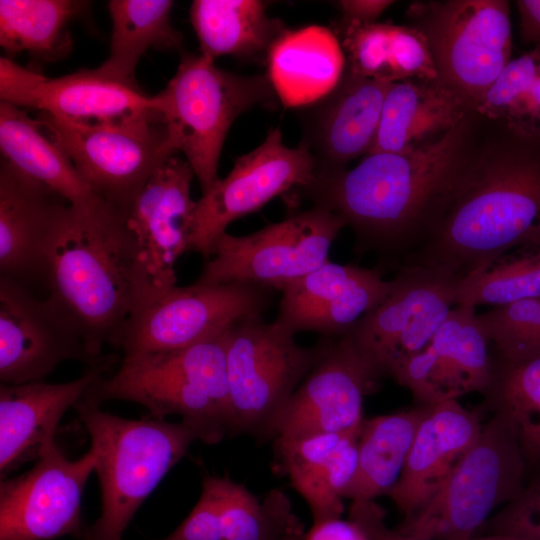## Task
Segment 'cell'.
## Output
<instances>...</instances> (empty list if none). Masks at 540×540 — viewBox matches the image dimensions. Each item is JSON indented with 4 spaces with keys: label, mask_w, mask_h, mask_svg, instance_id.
<instances>
[{
    "label": "cell",
    "mask_w": 540,
    "mask_h": 540,
    "mask_svg": "<svg viewBox=\"0 0 540 540\" xmlns=\"http://www.w3.org/2000/svg\"><path fill=\"white\" fill-rule=\"evenodd\" d=\"M111 367L117 357L93 356L68 318L47 298L0 277V381L21 385L42 381L62 362Z\"/></svg>",
    "instance_id": "cell-14"
},
{
    "label": "cell",
    "mask_w": 540,
    "mask_h": 540,
    "mask_svg": "<svg viewBox=\"0 0 540 540\" xmlns=\"http://www.w3.org/2000/svg\"><path fill=\"white\" fill-rule=\"evenodd\" d=\"M276 96L267 75H237L202 54H184L166 87L156 95L169 139L182 152L202 193L219 179L226 135L245 111Z\"/></svg>",
    "instance_id": "cell-5"
},
{
    "label": "cell",
    "mask_w": 540,
    "mask_h": 540,
    "mask_svg": "<svg viewBox=\"0 0 540 540\" xmlns=\"http://www.w3.org/2000/svg\"><path fill=\"white\" fill-rule=\"evenodd\" d=\"M484 394L489 407L510 421L527 467L540 468V355L517 361L497 358Z\"/></svg>",
    "instance_id": "cell-36"
},
{
    "label": "cell",
    "mask_w": 540,
    "mask_h": 540,
    "mask_svg": "<svg viewBox=\"0 0 540 540\" xmlns=\"http://www.w3.org/2000/svg\"><path fill=\"white\" fill-rule=\"evenodd\" d=\"M407 18L427 41L437 79L475 110L511 60L509 2H415Z\"/></svg>",
    "instance_id": "cell-9"
},
{
    "label": "cell",
    "mask_w": 540,
    "mask_h": 540,
    "mask_svg": "<svg viewBox=\"0 0 540 540\" xmlns=\"http://www.w3.org/2000/svg\"><path fill=\"white\" fill-rule=\"evenodd\" d=\"M471 540H515V539L507 537V536H503V535L486 534L483 536H475Z\"/></svg>",
    "instance_id": "cell-46"
},
{
    "label": "cell",
    "mask_w": 540,
    "mask_h": 540,
    "mask_svg": "<svg viewBox=\"0 0 540 540\" xmlns=\"http://www.w3.org/2000/svg\"><path fill=\"white\" fill-rule=\"evenodd\" d=\"M0 98L73 122H108L158 110L155 96L95 69L48 78L7 57L0 58Z\"/></svg>",
    "instance_id": "cell-17"
},
{
    "label": "cell",
    "mask_w": 540,
    "mask_h": 540,
    "mask_svg": "<svg viewBox=\"0 0 540 540\" xmlns=\"http://www.w3.org/2000/svg\"><path fill=\"white\" fill-rule=\"evenodd\" d=\"M82 399L98 406L109 400L135 402L155 419L180 415L201 427L212 444L230 432L226 414L192 379L176 351L124 356L116 372L101 375Z\"/></svg>",
    "instance_id": "cell-19"
},
{
    "label": "cell",
    "mask_w": 540,
    "mask_h": 540,
    "mask_svg": "<svg viewBox=\"0 0 540 540\" xmlns=\"http://www.w3.org/2000/svg\"><path fill=\"white\" fill-rule=\"evenodd\" d=\"M497 358L517 361L540 355V296L476 314Z\"/></svg>",
    "instance_id": "cell-39"
},
{
    "label": "cell",
    "mask_w": 540,
    "mask_h": 540,
    "mask_svg": "<svg viewBox=\"0 0 540 540\" xmlns=\"http://www.w3.org/2000/svg\"><path fill=\"white\" fill-rule=\"evenodd\" d=\"M193 177L186 159L172 156L145 183L126 214L151 291L177 285L175 265L188 252L195 207Z\"/></svg>",
    "instance_id": "cell-20"
},
{
    "label": "cell",
    "mask_w": 540,
    "mask_h": 540,
    "mask_svg": "<svg viewBox=\"0 0 540 540\" xmlns=\"http://www.w3.org/2000/svg\"><path fill=\"white\" fill-rule=\"evenodd\" d=\"M37 120L92 192L125 216L158 167L178 153L159 110L108 122H73L45 112Z\"/></svg>",
    "instance_id": "cell-8"
},
{
    "label": "cell",
    "mask_w": 540,
    "mask_h": 540,
    "mask_svg": "<svg viewBox=\"0 0 540 540\" xmlns=\"http://www.w3.org/2000/svg\"><path fill=\"white\" fill-rule=\"evenodd\" d=\"M112 34L108 58L97 68L112 79L136 84L134 73L148 49L180 50L182 34L170 19V0H111Z\"/></svg>",
    "instance_id": "cell-33"
},
{
    "label": "cell",
    "mask_w": 540,
    "mask_h": 540,
    "mask_svg": "<svg viewBox=\"0 0 540 540\" xmlns=\"http://www.w3.org/2000/svg\"><path fill=\"white\" fill-rule=\"evenodd\" d=\"M429 406L364 419L357 440L358 462L344 498L372 501L387 494L403 471L418 426Z\"/></svg>",
    "instance_id": "cell-32"
},
{
    "label": "cell",
    "mask_w": 540,
    "mask_h": 540,
    "mask_svg": "<svg viewBox=\"0 0 540 540\" xmlns=\"http://www.w3.org/2000/svg\"><path fill=\"white\" fill-rule=\"evenodd\" d=\"M47 298L98 358L151 292L126 216L101 201L69 205L50 244Z\"/></svg>",
    "instance_id": "cell-3"
},
{
    "label": "cell",
    "mask_w": 540,
    "mask_h": 540,
    "mask_svg": "<svg viewBox=\"0 0 540 540\" xmlns=\"http://www.w3.org/2000/svg\"><path fill=\"white\" fill-rule=\"evenodd\" d=\"M266 62V75L276 97L287 108H303L327 96L346 68L339 39L319 25L286 29L272 45Z\"/></svg>",
    "instance_id": "cell-27"
},
{
    "label": "cell",
    "mask_w": 540,
    "mask_h": 540,
    "mask_svg": "<svg viewBox=\"0 0 540 540\" xmlns=\"http://www.w3.org/2000/svg\"><path fill=\"white\" fill-rule=\"evenodd\" d=\"M475 110L540 142V48L511 59Z\"/></svg>",
    "instance_id": "cell-37"
},
{
    "label": "cell",
    "mask_w": 540,
    "mask_h": 540,
    "mask_svg": "<svg viewBox=\"0 0 540 540\" xmlns=\"http://www.w3.org/2000/svg\"><path fill=\"white\" fill-rule=\"evenodd\" d=\"M93 447L69 460L56 444L27 472L0 483V540L83 538L81 500L95 471Z\"/></svg>",
    "instance_id": "cell-15"
},
{
    "label": "cell",
    "mask_w": 540,
    "mask_h": 540,
    "mask_svg": "<svg viewBox=\"0 0 540 540\" xmlns=\"http://www.w3.org/2000/svg\"><path fill=\"white\" fill-rule=\"evenodd\" d=\"M69 203L4 159L0 165V277L44 283L50 244Z\"/></svg>",
    "instance_id": "cell-23"
},
{
    "label": "cell",
    "mask_w": 540,
    "mask_h": 540,
    "mask_svg": "<svg viewBox=\"0 0 540 540\" xmlns=\"http://www.w3.org/2000/svg\"><path fill=\"white\" fill-rule=\"evenodd\" d=\"M527 464L508 418L494 412L433 498L398 530L428 540H471L524 485Z\"/></svg>",
    "instance_id": "cell-7"
},
{
    "label": "cell",
    "mask_w": 540,
    "mask_h": 540,
    "mask_svg": "<svg viewBox=\"0 0 540 540\" xmlns=\"http://www.w3.org/2000/svg\"><path fill=\"white\" fill-rule=\"evenodd\" d=\"M457 286L427 270H397L387 297L348 330L378 378L429 343L457 304Z\"/></svg>",
    "instance_id": "cell-13"
},
{
    "label": "cell",
    "mask_w": 540,
    "mask_h": 540,
    "mask_svg": "<svg viewBox=\"0 0 540 540\" xmlns=\"http://www.w3.org/2000/svg\"><path fill=\"white\" fill-rule=\"evenodd\" d=\"M539 296L540 247H523L460 281L456 305L498 307Z\"/></svg>",
    "instance_id": "cell-38"
},
{
    "label": "cell",
    "mask_w": 540,
    "mask_h": 540,
    "mask_svg": "<svg viewBox=\"0 0 540 540\" xmlns=\"http://www.w3.org/2000/svg\"><path fill=\"white\" fill-rule=\"evenodd\" d=\"M377 379L348 331L322 345L319 359L284 412L277 441L318 433H359L363 398Z\"/></svg>",
    "instance_id": "cell-16"
},
{
    "label": "cell",
    "mask_w": 540,
    "mask_h": 540,
    "mask_svg": "<svg viewBox=\"0 0 540 540\" xmlns=\"http://www.w3.org/2000/svg\"><path fill=\"white\" fill-rule=\"evenodd\" d=\"M483 425L476 411L456 400L429 406L420 422L403 471L388 495L409 519L439 491L477 441Z\"/></svg>",
    "instance_id": "cell-24"
},
{
    "label": "cell",
    "mask_w": 540,
    "mask_h": 540,
    "mask_svg": "<svg viewBox=\"0 0 540 540\" xmlns=\"http://www.w3.org/2000/svg\"><path fill=\"white\" fill-rule=\"evenodd\" d=\"M359 433H318L278 441L286 473L308 504L313 521L340 518L354 479Z\"/></svg>",
    "instance_id": "cell-28"
},
{
    "label": "cell",
    "mask_w": 540,
    "mask_h": 540,
    "mask_svg": "<svg viewBox=\"0 0 540 540\" xmlns=\"http://www.w3.org/2000/svg\"><path fill=\"white\" fill-rule=\"evenodd\" d=\"M270 290L243 283H200L151 291L135 307L113 347L124 356L170 352L226 332L262 313Z\"/></svg>",
    "instance_id": "cell-10"
},
{
    "label": "cell",
    "mask_w": 540,
    "mask_h": 540,
    "mask_svg": "<svg viewBox=\"0 0 540 540\" xmlns=\"http://www.w3.org/2000/svg\"><path fill=\"white\" fill-rule=\"evenodd\" d=\"M471 112L437 143L370 153L352 169L314 175L303 189L313 206L351 227L356 247L399 267L422 237L466 143Z\"/></svg>",
    "instance_id": "cell-2"
},
{
    "label": "cell",
    "mask_w": 540,
    "mask_h": 540,
    "mask_svg": "<svg viewBox=\"0 0 540 540\" xmlns=\"http://www.w3.org/2000/svg\"><path fill=\"white\" fill-rule=\"evenodd\" d=\"M523 247H540V142L473 110L454 172L398 269L459 283Z\"/></svg>",
    "instance_id": "cell-1"
},
{
    "label": "cell",
    "mask_w": 540,
    "mask_h": 540,
    "mask_svg": "<svg viewBox=\"0 0 540 540\" xmlns=\"http://www.w3.org/2000/svg\"><path fill=\"white\" fill-rule=\"evenodd\" d=\"M392 287L393 279L384 280L381 269L327 261L281 291L276 320L295 334L340 336L376 308Z\"/></svg>",
    "instance_id": "cell-22"
},
{
    "label": "cell",
    "mask_w": 540,
    "mask_h": 540,
    "mask_svg": "<svg viewBox=\"0 0 540 540\" xmlns=\"http://www.w3.org/2000/svg\"><path fill=\"white\" fill-rule=\"evenodd\" d=\"M392 84V83H391ZM390 83L344 74L327 96L306 106L301 145L315 161V175L334 174L369 154Z\"/></svg>",
    "instance_id": "cell-21"
},
{
    "label": "cell",
    "mask_w": 540,
    "mask_h": 540,
    "mask_svg": "<svg viewBox=\"0 0 540 540\" xmlns=\"http://www.w3.org/2000/svg\"><path fill=\"white\" fill-rule=\"evenodd\" d=\"M2 159L43 183L74 207H90L99 199L81 178L66 153L24 109L0 102Z\"/></svg>",
    "instance_id": "cell-30"
},
{
    "label": "cell",
    "mask_w": 540,
    "mask_h": 540,
    "mask_svg": "<svg viewBox=\"0 0 540 540\" xmlns=\"http://www.w3.org/2000/svg\"><path fill=\"white\" fill-rule=\"evenodd\" d=\"M478 325L475 307L458 304L419 352L389 371L420 405L433 406L490 387L495 360Z\"/></svg>",
    "instance_id": "cell-18"
},
{
    "label": "cell",
    "mask_w": 540,
    "mask_h": 540,
    "mask_svg": "<svg viewBox=\"0 0 540 540\" xmlns=\"http://www.w3.org/2000/svg\"><path fill=\"white\" fill-rule=\"evenodd\" d=\"M216 478L223 540H304V527L289 498L272 490L261 501L244 485Z\"/></svg>",
    "instance_id": "cell-35"
},
{
    "label": "cell",
    "mask_w": 540,
    "mask_h": 540,
    "mask_svg": "<svg viewBox=\"0 0 540 540\" xmlns=\"http://www.w3.org/2000/svg\"><path fill=\"white\" fill-rule=\"evenodd\" d=\"M74 408L97 454L101 491V514L83 540H122L138 508L191 444H211L201 427L183 419H125L84 399Z\"/></svg>",
    "instance_id": "cell-4"
},
{
    "label": "cell",
    "mask_w": 540,
    "mask_h": 540,
    "mask_svg": "<svg viewBox=\"0 0 540 540\" xmlns=\"http://www.w3.org/2000/svg\"><path fill=\"white\" fill-rule=\"evenodd\" d=\"M390 0H341L335 2L341 13L340 25L376 23L379 16L392 4Z\"/></svg>",
    "instance_id": "cell-43"
},
{
    "label": "cell",
    "mask_w": 540,
    "mask_h": 540,
    "mask_svg": "<svg viewBox=\"0 0 540 540\" xmlns=\"http://www.w3.org/2000/svg\"><path fill=\"white\" fill-rule=\"evenodd\" d=\"M482 528L515 540H540V468Z\"/></svg>",
    "instance_id": "cell-40"
},
{
    "label": "cell",
    "mask_w": 540,
    "mask_h": 540,
    "mask_svg": "<svg viewBox=\"0 0 540 540\" xmlns=\"http://www.w3.org/2000/svg\"><path fill=\"white\" fill-rule=\"evenodd\" d=\"M88 5L76 0H1L0 45L9 54L27 52L55 61L71 50L69 23Z\"/></svg>",
    "instance_id": "cell-34"
},
{
    "label": "cell",
    "mask_w": 540,
    "mask_h": 540,
    "mask_svg": "<svg viewBox=\"0 0 540 540\" xmlns=\"http://www.w3.org/2000/svg\"><path fill=\"white\" fill-rule=\"evenodd\" d=\"M344 227L329 210L312 206L249 235L225 232L214 242L196 281L282 291L329 261L330 248Z\"/></svg>",
    "instance_id": "cell-11"
},
{
    "label": "cell",
    "mask_w": 540,
    "mask_h": 540,
    "mask_svg": "<svg viewBox=\"0 0 540 540\" xmlns=\"http://www.w3.org/2000/svg\"><path fill=\"white\" fill-rule=\"evenodd\" d=\"M190 21L200 44V54L215 59L235 56L267 57L275 41L286 31L284 24L266 14L259 0H195Z\"/></svg>",
    "instance_id": "cell-31"
},
{
    "label": "cell",
    "mask_w": 540,
    "mask_h": 540,
    "mask_svg": "<svg viewBox=\"0 0 540 540\" xmlns=\"http://www.w3.org/2000/svg\"><path fill=\"white\" fill-rule=\"evenodd\" d=\"M473 109L436 79L392 83L369 152H408L431 146L456 128Z\"/></svg>",
    "instance_id": "cell-26"
},
{
    "label": "cell",
    "mask_w": 540,
    "mask_h": 540,
    "mask_svg": "<svg viewBox=\"0 0 540 540\" xmlns=\"http://www.w3.org/2000/svg\"><path fill=\"white\" fill-rule=\"evenodd\" d=\"M385 512L373 500L352 502L350 519L357 522L369 540H428L397 530H390L384 522Z\"/></svg>",
    "instance_id": "cell-42"
},
{
    "label": "cell",
    "mask_w": 540,
    "mask_h": 540,
    "mask_svg": "<svg viewBox=\"0 0 540 540\" xmlns=\"http://www.w3.org/2000/svg\"><path fill=\"white\" fill-rule=\"evenodd\" d=\"M304 540H369L361 526L352 519L333 518L313 523Z\"/></svg>",
    "instance_id": "cell-44"
},
{
    "label": "cell",
    "mask_w": 540,
    "mask_h": 540,
    "mask_svg": "<svg viewBox=\"0 0 540 540\" xmlns=\"http://www.w3.org/2000/svg\"><path fill=\"white\" fill-rule=\"evenodd\" d=\"M522 40L540 48V0L515 1Z\"/></svg>",
    "instance_id": "cell-45"
},
{
    "label": "cell",
    "mask_w": 540,
    "mask_h": 540,
    "mask_svg": "<svg viewBox=\"0 0 540 540\" xmlns=\"http://www.w3.org/2000/svg\"><path fill=\"white\" fill-rule=\"evenodd\" d=\"M109 367L87 368L79 378L64 383L0 384L1 480L27 461L37 460L52 447L65 412Z\"/></svg>",
    "instance_id": "cell-25"
},
{
    "label": "cell",
    "mask_w": 540,
    "mask_h": 540,
    "mask_svg": "<svg viewBox=\"0 0 540 540\" xmlns=\"http://www.w3.org/2000/svg\"><path fill=\"white\" fill-rule=\"evenodd\" d=\"M335 35L346 58V69L385 83L436 79L425 37L411 26L392 23L336 24Z\"/></svg>",
    "instance_id": "cell-29"
},
{
    "label": "cell",
    "mask_w": 540,
    "mask_h": 540,
    "mask_svg": "<svg viewBox=\"0 0 540 540\" xmlns=\"http://www.w3.org/2000/svg\"><path fill=\"white\" fill-rule=\"evenodd\" d=\"M314 174L315 161L307 148L287 147L280 128L271 129L256 149L239 157L229 174L195 201L188 252L208 260L214 242L231 222L294 187H305Z\"/></svg>",
    "instance_id": "cell-12"
},
{
    "label": "cell",
    "mask_w": 540,
    "mask_h": 540,
    "mask_svg": "<svg viewBox=\"0 0 540 540\" xmlns=\"http://www.w3.org/2000/svg\"><path fill=\"white\" fill-rule=\"evenodd\" d=\"M276 319L250 317L226 331L230 432L276 437L298 386L320 357L322 345L300 346Z\"/></svg>",
    "instance_id": "cell-6"
},
{
    "label": "cell",
    "mask_w": 540,
    "mask_h": 540,
    "mask_svg": "<svg viewBox=\"0 0 540 540\" xmlns=\"http://www.w3.org/2000/svg\"><path fill=\"white\" fill-rule=\"evenodd\" d=\"M158 540H223L215 476H206L199 500L185 520Z\"/></svg>",
    "instance_id": "cell-41"
}]
</instances>
